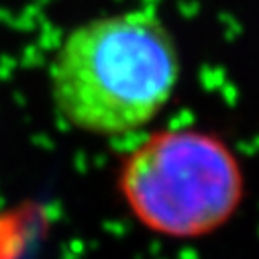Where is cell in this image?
I'll return each instance as SVG.
<instances>
[{"instance_id":"1","label":"cell","mask_w":259,"mask_h":259,"mask_svg":"<svg viewBox=\"0 0 259 259\" xmlns=\"http://www.w3.org/2000/svg\"><path fill=\"white\" fill-rule=\"evenodd\" d=\"M180 80L169 29L147 11L92 19L57 49L49 82L57 114L96 137L135 133L167 104Z\"/></svg>"},{"instance_id":"2","label":"cell","mask_w":259,"mask_h":259,"mask_svg":"<svg viewBox=\"0 0 259 259\" xmlns=\"http://www.w3.org/2000/svg\"><path fill=\"white\" fill-rule=\"evenodd\" d=\"M118 190L151 233L198 239L235 217L245 180L237 155L221 137L200 128H163L122 159Z\"/></svg>"}]
</instances>
